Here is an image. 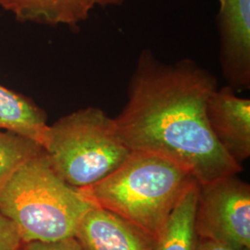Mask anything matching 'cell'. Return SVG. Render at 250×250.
Instances as JSON below:
<instances>
[{
    "label": "cell",
    "instance_id": "5bb4252c",
    "mask_svg": "<svg viewBox=\"0 0 250 250\" xmlns=\"http://www.w3.org/2000/svg\"><path fill=\"white\" fill-rule=\"evenodd\" d=\"M18 250H83L75 240V238H69L62 241L50 242H30L22 243Z\"/></svg>",
    "mask_w": 250,
    "mask_h": 250
},
{
    "label": "cell",
    "instance_id": "30bf717a",
    "mask_svg": "<svg viewBox=\"0 0 250 250\" xmlns=\"http://www.w3.org/2000/svg\"><path fill=\"white\" fill-rule=\"evenodd\" d=\"M47 115L32 100L0 84V131H8L42 144Z\"/></svg>",
    "mask_w": 250,
    "mask_h": 250
},
{
    "label": "cell",
    "instance_id": "3957f363",
    "mask_svg": "<svg viewBox=\"0 0 250 250\" xmlns=\"http://www.w3.org/2000/svg\"><path fill=\"white\" fill-rule=\"evenodd\" d=\"M94 205L51 168L45 150L24 163L0 188V212L16 225L22 243L74 238Z\"/></svg>",
    "mask_w": 250,
    "mask_h": 250
},
{
    "label": "cell",
    "instance_id": "ba28073f",
    "mask_svg": "<svg viewBox=\"0 0 250 250\" xmlns=\"http://www.w3.org/2000/svg\"><path fill=\"white\" fill-rule=\"evenodd\" d=\"M83 250H155L156 239L137 225L94 206L74 235Z\"/></svg>",
    "mask_w": 250,
    "mask_h": 250
},
{
    "label": "cell",
    "instance_id": "277c9868",
    "mask_svg": "<svg viewBox=\"0 0 250 250\" xmlns=\"http://www.w3.org/2000/svg\"><path fill=\"white\" fill-rule=\"evenodd\" d=\"M41 146L54 171L77 189L106 178L132 152L115 119L99 107L80 108L48 125Z\"/></svg>",
    "mask_w": 250,
    "mask_h": 250
},
{
    "label": "cell",
    "instance_id": "7c38bea8",
    "mask_svg": "<svg viewBox=\"0 0 250 250\" xmlns=\"http://www.w3.org/2000/svg\"><path fill=\"white\" fill-rule=\"evenodd\" d=\"M43 151V146L31 138L0 131V188L24 163Z\"/></svg>",
    "mask_w": 250,
    "mask_h": 250
},
{
    "label": "cell",
    "instance_id": "8fae6325",
    "mask_svg": "<svg viewBox=\"0 0 250 250\" xmlns=\"http://www.w3.org/2000/svg\"><path fill=\"white\" fill-rule=\"evenodd\" d=\"M198 192L199 183L196 182L181 197L156 239L155 250H197L195 215Z\"/></svg>",
    "mask_w": 250,
    "mask_h": 250
},
{
    "label": "cell",
    "instance_id": "9a60e30c",
    "mask_svg": "<svg viewBox=\"0 0 250 250\" xmlns=\"http://www.w3.org/2000/svg\"><path fill=\"white\" fill-rule=\"evenodd\" d=\"M197 250H235L216 242L198 239Z\"/></svg>",
    "mask_w": 250,
    "mask_h": 250
},
{
    "label": "cell",
    "instance_id": "5b68a950",
    "mask_svg": "<svg viewBox=\"0 0 250 250\" xmlns=\"http://www.w3.org/2000/svg\"><path fill=\"white\" fill-rule=\"evenodd\" d=\"M198 239L250 250V186L235 175L200 185L195 215Z\"/></svg>",
    "mask_w": 250,
    "mask_h": 250
},
{
    "label": "cell",
    "instance_id": "7a4b0ae2",
    "mask_svg": "<svg viewBox=\"0 0 250 250\" xmlns=\"http://www.w3.org/2000/svg\"><path fill=\"white\" fill-rule=\"evenodd\" d=\"M196 178L159 154L132 151L112 173L79 189L94 206L119 215L157 238Z\"/></svg>",
    "mask_w": 250,
    "mask_h": 250
},
{
    "label": "cell",
    "instance_id": "8992f818",
    "mask_svg": "<svg viewBox=\"0 0 250 250\" xmlns=\"http://www.w3.org/2000/svg\"><path fill=\"white\" fill-rule=\"evenodd\" d=\"M219 60L224 79L235 91L250 87V0H218Z\"/></svg>",
    "mask_w": 250,
    "mask_h": 250
},
{
    "label": "cell",
    "instance_id": "52a82bcc",
    "mask_svg": "<svg viewBox=\"0 0 250 250\" xmlns=\"http://www.w3.org/2000/svg\"><path fill=\"white\" fill-rule=\"evenodd\" d=\"M206 112L219 143L242 165L250 156V99L237 96L227 84L210 95Z\"/></svg>",
    "mask_w": 250,
    "mask_h": 250
},
{
    "label": "cell",
    "instance_id": "6da1fadb",
    "mask_svg": "<svg viewBox=\"0 0 250 250\" xmlns=\"http://www.w3.org/2000/svg\"><path fill=\"white\" fill-rule=\"evenodd\" d=\"M218 88L214 75L195 61L161 62L141 51L129 81L127 100L114 118L132 151L159 154L187 169L200 185L241 172L207 119V103Z\"/></svg>",
    "mask_w": 250,
    "mask_h": 250
},
{
    "label": "cell",
    "instance_id": "4fadbf2b",
    "mask_svg": "<svg viewBox=\"0 0 250 250\" xmlns=\"http://www.w3.org/2000/svg\"><path fill=\"white\" fill-rule=\"evenodd\" d=\"M21 244L16 225L0 212V250H18Z\"/></svg>",
    "mask_w": 250,
    "mask_h": 250
},
{
    "label": "cell",
    "instance_id": "9c48e42d",
    "mask_svg": "<svg viewBox=\"0 0 250 250\" xmlns=\"http://www.w3.org/2000/svg\"><path fill=\"white\" fill-rule=\"evenodd\" d=\"M125 0H0V9L20 21L76 27L95 8L121 6Z\"/></svg>",
    "mask_w": 250,
    "mask_h": 250
}]
</instances>
